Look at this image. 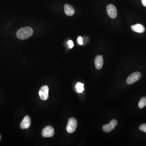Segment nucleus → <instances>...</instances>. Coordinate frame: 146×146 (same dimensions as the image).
I'll use <instances>...</instances> for the list:
<instances>
[{
  "label": "nucleus",
  "instance_id": "9",
  "mask_svg": "<svg viewBox=\"0 0 146 146\" xmlns=\"http://www.w3.org/2000/svg\"><path fill=\"white\" fill-rule=\"evenodd\" d=\"M104 61L103 57L100 55H97L95 58V64L97 69H100L103 67Z\"/></svg>",
  "mask_w": 146,
  "mask_h": 146
},
{
  "label": "nucleus",
  "instance_id": "14",
  "mask_svg": "<svg viewBox=\"0 0 146 146\" xmlns=\"http://www.w3.org/2000/svg\"><path fill=\"white\" fill-rule=\"evenodd\" d=\"M139 129L141 131H144L146 133V124H142L139 127Z\"/></svg>",
  "mask_w": 146,
  "mask_h": 146
},
{
  "label": "nucleus",
  "instance_id": "7",
  "mask_svg": "<svg viewBox=\"0 0 146 146\" xmlns=\"http://www.w3.org/2000/svg\"><path fill=\"white\" fill-rule=\"evenodd\" d=\"M117 125V121L116 120L113 119L107 125H104L103 126V130L106 132H110L113 130L115 127Z\"/></svg>",
  "mask_w": 146,
  "mask_h": 146
},
{
  "label": "nucleus",
  "instance_id": "13",
  "mask_svg": "<svg viewBox=\"0 0 146 146\" xmlns=\"http://www.w3.org/2000/svg\"><path fill=\"white\" fill-rule=\"evenodd\" d=\"M146 106V97H142L138 103V107L140 109H142Z\"/></svg>",
  "mask_w": 146,
  "mask_h": 146
},
{
  "label": "nucleus",
  "instance_id": "12",
  "mask_svg": "<svg viewBox=\"0 0 146 146\" xmlns=\"http://www.w3.org/2000/svg\"><path fill=\"white\" fill-rule=\"evenodd\" d=\"M84 86V84H82V83H77V84H76L75 87H76V90L78 93H82L83 91H84L85 90Z\"/></svg>",
  "mask_w": 146,
  "mask_h": 146
},
{
  "label": "nucleus",
  "instance_id": "8",
  "mask_svg": "<svg viewBox=\"0 0 146 146\" xmlns=\"http://www.w3.org/2000/svg\"><path fill=\"white\" fill-rule=\"evenodd\" d=\"M31 124V120L29 116H26L24 118V119L22 120L20 124V127L22 129H26L29 128Z\"/></svg>",
  "mask_w": 146,
  "mask_h": 146
},
{
  "label": "nucleus",
  "instance_id": "15",
  "mask_svg": "<svg viewBox=\"0 0 146 146\" xmlns=\"http://www.w3.org/2000/svg\"><path fill=\"white\" fill-rule=\"evenodd\" d=\"M68 45H69V48H72L73 47H74V44L73 42V41L72 40H69L68 42Z\"/></svg>",
  "mask_w": 146,
  "mask_h": 146
},
{
  "label": "nucleus",
  "instance_id": "5",
  "mask_svg": "<svg viewBox=\"0 0 146 146\" xmlns=\"http://www.w3.org/2000/svg\"><path fill=\"white\" fill-rule=\"evenodd\" d=\"M49 87L47 86H44L41 87L39 91V95L41 99L46 100L48 98Z\"/></svg>",
  "mask_w": 146,
  "mask_h": 146
},
{
  "label": "nucleus",
  "instance_id": "4",
  "mask_svg": "<svg viewBox=\"0 0 146 146\" xmlns=\"http://www.w3.org/2000/svg\"><path fill=\"white\" fill-rule=\"evenodd\" d=\"M107 11L110 17L112 19L115 18L117 15V11L115 6L110 4L107 7Z\"/></svg>",
  "mask_w": 146,
  "mask_h": 146
},
{
  "label": "nucleus",
  "instance_id": "18",
  "mask_svg": "<svg viewBox=\"0 0 146 146\" xmlns=\"http://www.w3.org/2000/svg\"><path fill=\"white\" fill-rule=\"evenodd\" d=\"M1 139V135H0V140Z\"/></svg>",
  "mask_w": 146,
  "mask_h": 146
},
{
  "label": "nucleus",
  "instance_id": "16",
  "mask_svg": "<svg viewBox=\"0 0 146 146\" xmlns=\"http://www.w3.org/2000/svg\"><path fill=\"white\" fill-rule=\"evenodd\" d=\"M78 43H79L80 45H82L83 44V41L81 37H79L78 39Z\"/></svg>",
  "mask_w": 146,
  "mask_h": 146
},
{
  "label": "nucleus",
  "instance_id": "17",
  "mask_svg": "<svg viewBox=\"0 0 146 146\" xmlns=\"http://www.w3.org/2000/svg\"><path fill=\"white\" fill-rule=\"evenodd\" d=\"M142 5L146 7V0H142Z\"/></svg>",
  "mask_w": 146,
  "mask_h": 146
},
{
  "label": "nucleus",
  "instance_id": "10",
  "mask_svg": "<svg viewBox=\"0 0 146 146\" xmlns=\"http://www.w3.org/2000/svg\"><path fill=\"white\" fill-rule=\"evenodd\" d=\"M131 29L133 31L138 33H143L145 31L144 27L140 24H137L131 26Z\"/></svg>",
  "mask_w": 146,
  "mask_h": 146
},
{
  "label": "nucleus",
  "instance_id": "3",
  "mask_svg": "<svg viewBox=\"0 0 146 146\" xmlns=\"http://www.w3.org/2000/svg\"><path fill=\"white\" fill-rule=\"evenodd\" d=\"M141 73L138 72H135L129 76L127 80V83L129 85L134 84L141 78Z\"/></svg>",
  "mask_w": 146,
  "mask_h": 146
},
{
  "label": "nucleus",
  "instance_id": "1",
  "mask_svg": "<svg viewBox=\"0 0 146 146\" xmlns=\"http://www.w3.org/2000/svg\"><path fill=\"white\" fill-rule=\"evenodd\" d=\"M33 34V30L30 27H24L20 29L17 33V36L20 40H24L30 37Z\"/></svg>",
  "mask_w": 146,
  "mask_h": 146
},
{
  "label": "nucleus",
  "instance_id": "11",
  "mask_svg": "<svg viewBox=\"0 0 146 146\" xmlns=\"http://www.w3.org/2000/svg\"><path fill=\"white\" fill-rule=\"evenodd\" d=\"M65 12L67 16H71L74 14L75 9L74 8L69 4H65L64 7Z\"/></svg>",
  "mask_w": 146,
  "mask_h": 146
},
{
  "label": "nucleus",
  "instance_id": "6",
  "mask_svg": "<svg viewBox=\"0 0 146 146\" xmlns=\"http://www.w3.org/2000/svg\"><path fill=\"white\" fill-rule=\"evenodd\" d=\"M54 134V130L53 127L48 126L44 128L42 131V135L43 137H51Z\"/></svg>",
  "mask_w": 146,
  "mask_h": 146
},
{
  "label": "nucleus",
  "instance_id": "2",
  "mask_svg": "<svg viewBox=\"0 0 146 146\" xmlns=\"http://www.w3.org/2000/svg\"><path fill=\"white\" fill-rule=\"evenodd\" d=\"M77 121L74 118H71L68 120V124L66 127V130L69 133L74 132L77 127Z\"/></svg>",
  "mask_w": 146,
  "mask_h": 146
}]
</instances>
